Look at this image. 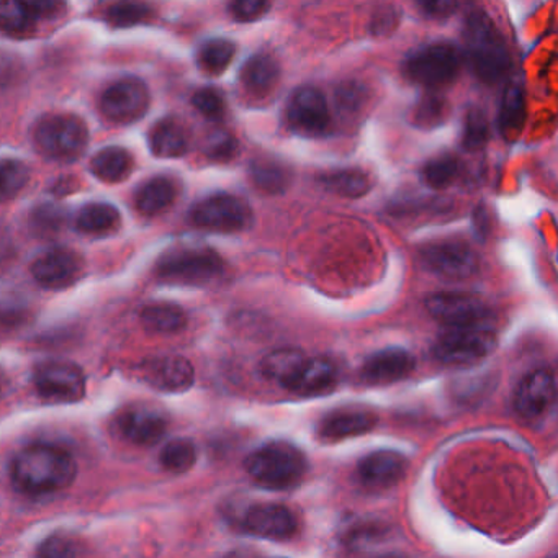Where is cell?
Listing matches in <instances>:
<instances>
[{
	"instance_id": "cell-1",
	"label": "cell",
	"mask_w": 558,
	"mask_h": 558,
	"mask_svg": "<svg viewBox=\"0 0 558 558\" xmlns=\"http://www.w3.org/2000/svg\"><path fill=\"white\" fill-rule=\"evenodd\" d=\"M77 463L71 453L57 446L35 444L22 450L12 462L15 488L27 495H48L73 485Z\"/></svg>"
},
{
	"instance_id": "cell-2",
	"label": "cell",
	"mask_w": 558,
	"mask_h": 558,
	"mask_svg": "<svg viewBox=\"0 0 558 558\" xmlns=\"http://www.w3.org/2000/svg\"><path fill=\"white\" fill-rule=\"evenodd\" d=\"M463 40L473 74L482 83L495 84L505 77L511 58L501 32L486 12H470L463 25Z\"/></svg>"
},
{
	"instance_id": "cell-3",
	"label": "cell",
	"mask_w": 558,
	"mask_h": 558,
	"mask_svg": "<svg viewBox=\"0 0 558 558\" xmlns=\"http://www.w3.org/2000/svg\"><path fill=\"white\" fill-rule=\"evenodd\" d=\"M244 466L264 488L287 489L295 486L305 475L306 459L293 444L274 440L253 450Z\"/></svg>"
},
{
	"instance_id": "cell-4",
	"label": "cell",
	"mask_w": 558,
	"mask_h": 558,
	"mask_svg": "<svg viewBox=\"0 0 558 558\" xmlns=\"http://www.w3.org/2000/svg\"><path fill=\"white\" fill-rule=\"evenodd\" d=\"M223 270L220 254L207 246L174 247L156 264L158 279L172 286H208L218 280Z\"/></svg>"
},
{
	"instance_id": "cell-5",
	"label": "cell",
	"mask_w": 558,
	"mask_h": 558,
	"mask_svg": "<svg viewBox=\"0 0 558 558\" xmlns=\"http://www.w3.org/2000/svg\"><path fill=\"white\" fill-rule=\"evenodd\" d=\"M34 143L38 153L51 161H74L89 145V129L73 113H50L35 125Z\"/></svg>"
},
{
	"instance_id": "cell-6",
	"label": "cell",
	"mask_w": 558,
	"mask_h": 558,
	"mask_svg": "<svg viewBox=\"0 0 558 558\" xmlns=\"http://www.w3.org/2000/svg\"><path fill=\"white\" fill-rule=\"evenodd\" d=\"M498 344L495 332L482 325L452 326L434 344V357L446 365H472L488 357Z\"/></svg>"
},
{
	"instance_id": "cell-7",
	"label": "cell",
	"mask_w": 558,
	"mask_h": 558,
	"mask_svg": "<svg viewBox=\"0 0 558 558\" xmlns=\"http://www.w3.org/2000/svg\"><path fill=\"white\" fill-rule=\"evenodd\" d=\"M191 221L204 230L236 233L250 227L253 211L246 202L230 194H215L198 202L191 210Z\"/></svg>"
},
{
	"instance_id": "cell-8",
	"label": "cell",
	"mask_w": 558,
	"mask_h": 558,
	"mask_svg": "<svg viewBox=\"0 0 558 558\" xmlns=\"http://www.w3.org/2000/svg\"><path fill=\"white\" fill-rule=\"evenodd\" d=\"M408 77L426 87H440L456 80L460 71V54L450 45H429L411 54L404 64Z\"/></svg>"
},
{
	"instance_id": "cell-9",
	"label": "cell",
	"mask_w": 558,
	"mask_h": 558,
	"mask_svg": "<svg viewBox=\"0 0 558 558\" xmlns=\"http://www.w3.org/2000/svg\"><path fill=\"white\" fill-rule=\"evenodd\" d=\"M34 384L45 400L76 403L86 395V375L73 362H44L35 371Z\"/></svg>"
},
{
	"instance_id": "cell-10",
	"label": "cell",
	"mask_w": 558,
	"mask_h": 558,
	"mask_svg": "<svg viewBox=\"0 0 558 558\" xmlns=\"http://www.w3.org/2000/svg\"><path fill=\"white\" fill-rule=\"evenodd\" d=\"M151 102L148 86L138 77H123L100 96V110L117 123H133L146 116Z\"/></svg>"
},
{
	"instance_id": "cell-11",
	"label": "cell",
	"mask_w": 558,
	"mask_h": 558,
	"mask_svg": "<svg viewBox=\"0 0 558 558\" xmlns=\"http://www.w3.org/2000/svg\"><path fill=\"white\" fill-rule=\"evenodd\" d=\"M421 260L427 270L446 279H469L478 270V256L475 251L459 240L427 244L421 251Z\"/></svg>"
},
{
	"instance_id": "cell-12",
	"label": "cell",
	"mask_w": 558,
	"mask_h": 558,
	"mask_svg": "<svg viewBox=\"0 0 558 558\" xmlns=\"http://www.w3.org/2000/svg\"><path fill=\"white\" fill-rule=\"evenodd\" d=\"M287 120L295 132L318 136L328 130L331 116L322 90L312 86L296 89L287 106Z\"/></svg>"
},
{
	"instance_id": "cell-13",
	"label": "cell",
	"mask_w": 558,
	"mask_h": 558,
	"mask_svg": "<svg viewBox=\"0 0 558 558\" xmlns=\"http://www.w3.org/2000/svg\"><path fill=\"white\" fill-rule=\"evenodd\" d=\"M168 426L165 411L151 403L130 404L117 417L120 434L136 446H155L165 437Z\"/></svg>"
},
{
	"instance_id": "cell-14",
	"label": "cell",
	"mask_w": 558,
	"mask_h": 558,
	"mask_svg": "<svg viewBox=\"0 0 558 558\" xmlns=\"http://www.w3.org/2000/svg\"><path fill=\"white\" fill-rule=\"evenodd\" d=\"M138 372L146 384L168 393L189 390L195 381L194 365L182 355H156L146 359L140 365Z\"/></svg>"
},
{
	"instance_id": "cell-15",
	"label": "cell",
	"mask_w": 558,
	"mask_h": 558,
	"mask_svg": "<svg viewBox=\"0 0 558 558\" xmlns=\"http://www.w3.org/2000/svg\"><path fill=\"white\" fill-rule=\"evenodd\" d=\"M243 527L250 534L267 541H289L299 531V521L287 506L264 502L247 509Z\"/></svg>"
},
{
	"instance_id": "cell-16",
	"label": "cell",
	"mask_w": 558,
	"mask_h": 558,
	"mask_svg": "<svg viewBox=\"0 0 558 558\" xmlns=\"http://www.w3.org/2000/svg\"><path fill=\"white\" fill-rule=\"evenodd\" d=\"M427 312L437 322L449 326L482 325L488 315V308L482 300L466 293L442 292L429 296Z\"/></svg>"
},
{
	"instance_id": "cell-17",
	"label": "cell",
	"mask_w": 558,
	"mask_h": 558,
	"mask_svg": "<svg viewBox=\"0 0 558 558\" xmlns=\"http://www.w3.org/2000/svg\"><path fill=\"white\" fill-rule=\"evenodd\" d=\"M84 259L71 250L48 251L32 266L35 280L45 289L61 290L83 277Z\"/></svg>"
},
{
	"instance_id": "cell-18",
	"label": "cell",
	"mask_w": 558,
	"mask_h": 558,
	"mask_svg": "<svg viewBox=\"0 0 558 558\" xmlns=\"http://www.w3.org/2000/svg\"><path fill=\"white\" fill-rule=\"evenodd\" d=\"M555 400V378L547 368H538L522 378L514 395V408L521 416L537 417Z\"/></svg>"
},
{
	"instance_id": "cell-19",
	"label": "cell",
	"mask_w": 558,
	"mask_h": 558,
	"mask_svg": "<svg viewBox=\"0 0 558 558\" xmlns=\"http://www.w3.org/2000/svg\"><path fill=\"white\" fill-rule=\"evenodd\" d=\"M416 361L410 352L400 348L384 349L375 352L361 368L365 384L387 385L403 380L413 372Z\"/></svg>"
},
{
	"instance_id": "cell-20",
	"label": "cell",
	"mask_w": 558,
	"mask_h": 558,
	"mask_svg": "<svg viewBox=\"0 0 558 558\" xmlns=\"http://www.w3.org/2000/svg\"><path fill=\"white\" fill-rule=\"evenodd\" d=\"M408 470V460L397 450H377L359 462V478L371 488L397 485Z\"/></svg>"
},
{
	"instance_id": "cell-21",
	"label": "cell",
	"mask_w": 558,
	"mask_h": 558,
	"mask_svg": "<svg viewBox=\"0 0 558 558\" xmlns=\"http://www.w3.org/2000/svg\"><path fill=\"white\" fill-rule=\"evenodd\" d=\"M377 414L367 408H338L319 421L318 433L323 439H345L368 433L377 426Z\"/></svg>"
},
{
	"instance_id": "cell-22",
	"label": "cell",
	"mask_w": 558,
	"mask_h": 558,
	"mask_svg": "<svg viewBox=\"0 0 558 558\" xmlns=\"http://www.w3.org/2000/svg\"><path fill=\"white\" fill-rule=\"evenodd\" d=\"M336 381H338V371L331 361L323 357H306L286 388L302 397H315L331 390Z\"/></svg>"
},
{
	"instance_id": "cell-23",
	"label": "cell",
	"mask_w": 558,
	"mask_h": 558,
	"mask_svg": "<svg viewBox=\"0 0 558 558\" xmlns=\"http://www.w3.org/2000/svg\"><path fill=\"white\" fill-rule=\"evenodd\" d=\"M280 66L270 54H254L241 70V83L256 97L267 96L279 84Z\"/></svg>"
},
{
	"instance_id": "cell-24",
	"label": "cell",
	"mask_w": 558,
	"mask_h": 558,
	"mask_svg": "<svg viewBox=\"0 0 558 558\" xmlns=\"http://www.w3.org/2000/svg\"><path fill=\"white\" fill-rule=\"evenodd\" d=\"M178 197V184L166 175L149 179L135 194V207L145 217H155L168 210Z\"/></svg>"
},
{
	"instance_id": "cell-25",
	"label": "cell",
	"mask_w": 558,
	"mask_h": 558,
	"mask_svg": "<svg viewBox=\"0 0 558 558\" xmlns=\"http://www.w3.org/2000/svg\"><path fill=\"white\" fill-rule=\"evenodd\" d=\"M149 148L162 159L182 158L189 151V135L184 126L174 119L156 123L149 132Z\"/></svg>"
},
{
	"instance_id": "cell-26",
	"label": "cell",
	"mask_w": 558,
	"mask_h": 558,
	"mask_svg": "<svg viewBox=\"0 0 558 558\" xmlns=\"http://www.w3.org/2000/svg\"><path fill=\"white\" fill-rule=\"evenodd\" d=\"M133 158L125 148L120 146H109V148L100 149L93 161H90V171L99 181L107 184H117V182L125 181L133 169Z\"/></svg>"
},
{
	"instance_id": "cell-27",
	"label": "cell",
	"mask_w": 558,
	"mask_h": 558,
	"mask_svg": "<svg viewBox=\"0 0 558 558\" xmlns=\"http://www.w3.org/2000/svg\"><path fill=\"white\" fill-rule=\"evenodd\" d=\"M142 323L155 335H175L187 326V315L175 303L158 302L143 308Z\"/></svg>"
},
{
	"instance_id": "cell-28",
	"label": "cell",
	"mask_w": 558,
	"mask_h": 558,
	"mask_svg": "<svg viewBox=\"0 0 558 558\" xmlns=\"http://www.w3.org/2000/svg\"><path fill=\"white\" fill-rule=\"evenodd\" d=\"M122 223V215L117 210L113 205L102 204H87L86 207L81 208L76 218L77 230L93 236H106L112 233Z\"/></svg>"
},
{
	"instance_id": "cell-29",
	"label": "cell",
	"mask_w": 558,
	"mask_h": 558,
	"mask_svg": "<svg viewBox=\"0 0 558 558\" xmlns=\"http://www.w3.org/2000/svg\"><path fill=\"white\" fill-rule=\"evenodd\" d=\"M525 119L524 93L518 84H511L502 96L499 109V130L508 140L515 138L521 133Z\"/></svg>"
},
{
	"instance_id": "cell-30",
	"label": "cell",
	"mask_w": 558,
	"mask_h": 558,
	"mask_svg": "<svg viewBox=\"0 0 558 558\" xmlns=\"http://www.w3.org/2000/svg\"><path fill=\"white\" fill-rule=\"evenodd\" d=\"M322 185L326 191L345 198H361L371 191L372 182L365 172L357 169L331 172L322 178Z\"/></svg>"
},
{
	"instance_id": "cell-31",
	"label": "cell",
	"mask_w": 558,
	"mask_h": 558,
	"mask_svg": "<svg viewBox=\"0 0 558 558\" xmlns=\"http://www.w3.org/2000/svg\"><path fill=\"white\" fill-rule=\"evenodd\" d=\"M250 172L254 185L267 194H282L292 179L289 169L274 159H256L251 165Z\"/></svg>"
},
{
	"instance_id": "cell-32",
	"label": "cell",
	"mask_w": 558,
	"mask_h": 558,
	"mask_svg": "<svg viewBox=\"0 0 558 558\" xmlns=\"http://www.w3.org/2000/svg\"><path fill=\"white\" fill-rule=\"evenodd\" d=\"M305 359V354L296 351V349H280V351L272 352L264 359L263 374L286 388V385L289 384L290 378L295 375Z\"/></svg>"
},
{
	"instance_id": "cell-33",
	"label": "cell",
	"mask_w": 558,
	"mask_h": 558,
	"mask_svg": "<svg viewBox=\"0 0 558 558\" xmlns=\"http://www.w3.org/2000/svg\"><path fill=\"white\" fill-rule=\"evenodd\" d=\"M151 17L153 9L145 0H117L106 11V21L116 28L136 27Z\"/></svg>"
},
{
	"instance_id": "cell-34",
	"label": "cell",
	"mask_w": 558,
	"mask_h": 558,
	"mask_svg": "<svg viewBox=\"0 0 558 558\" xmlns=\"http://www.w3.org/2000/svg\"><path fill=\"white\" fill-rule=\"evenodd\" d=\"M37 22L21 0H0V31L4 34L24 37L34 31Z\"/></svg>"
},
{
	"instance_id": "cell-35",
	"label": "cell",
	"mask_w": 558,
	"mask_h": 558,
	"mask_svg": "<svg viewBox=\"0 0 558 558\" xmlns=\"http://www.w3.org/2000/svg\"><path fill=\"white\" fill-rule=\"evenodd\" d=\"M234 54H236V47L233 41L217 38L202 45L198 51V64L205 73L221 74L230 66Z\"/></svg>"
},
{
	"instance_id": "cell-36",
	"label": "cell",
	"mask_w": 558,
	"mask_h": 558,
	"mask_svg": "<svg viewBox=\"0 0 558 558\" xmlns=\"http://www.w3.org/2000/svg\"><path fill=\"white\" fill-rule=\"evenodd\" d=\"M31 181V169L19 159H0V202L17 197Z\"/></svg>"
},
{
	"instance_id": "cell-37",
	"label": "cell",
	"mask_w": 558,
	"mask_h": 558,
	"mask_svg": "<svg viewBox=\"0 0 558 558\" xmlns=\"http://www.w3.org/2000/svg\"><path fill=\"white\" fill-rule=\"evenodd\" d=\"M161 465L172 473H184L197 462V447L191 439H174L161 450Z\"/></svg>"
},
{
	"instance_id": "cell-38",
	"label": "cell",
	"mask_w": 558,
	"mask_h": 558,
	"mask_svg": "<svg viewBox=\"0 0 558 558\" xmlns=\"http://www.w3.org/2000/svg\"><path fill=\"white\" fill-rule=\"evenodd\" d=\"M447 112H449V106L442 97L426 96L414 107L413 123L421 130L436 129L442 125Z\"/></svg>"
},
{
	"instance_id": "cell-39",
	"label": "cell",
	"mask_w": 558,
	"mask_h": 558,
	"mask_svg": "<svg viewBox=\"0 0 558 558\" xmlns=\"http://www.w3.org/2000/svg\"><path fill=\"white\" fill-rule=\"evenodd\" d=\"M489 138V126L482 110L472 109L463 122L462 146L466 151H480Z\"/></svg>"
},
{
	"instance_id": "cell-40",
	"label": "cell",
	"mask_w": 558,
	"mask_h": 558,
	"mask_svg": "<svg viewBox=\"0 0 558 558\" xmlns=\"http://www.w3.org/2000/svg\"><path fill=\"white\" fill-rule=\"evenodd\" d=\"M459 165L450 156L433 159L423 169V181L433 189H446L456 181Z\"/></svg>"
},
{
	"instance_id": "cell-41",
	"label": "cell",
	"mask_w": 558,
	"mask_h": 558,
	"mask_svg": "<svg viewBox=\"0 0 558 558\" xmlns=\"http://www.w3.org/2000/svg\"><path fill=\"white\" fill-rule=\"evenodd\" d=\"M192 104L208 120H220L227 110L225 97L221 96L220 90L214 89V87H204V89L197 90Z\"/></svg>"
},
{
	"instance_id": "cell-42",
	"label": "cell",
	"mask_w": 558,
	"mask_h": 558,
	"mask_svg": "<svg viewBox=\"0 0 558 558\" xmlns=\"http://www.w3.org/2000/svg\"><path fill=\"white\" fill-rule=\"evenodd\" d=\"M81 554H83V545L68 535H50L38 547V555L47 558L77 557Z\"/></svg>"
},
{
	"instance_id": "cell-43",
	"label": "cell",
	"mask_w": 558,
	"mask_h": 558,
	"mask_svg": "<svg viewBox=\"0 0 558 558\" xmlns=\"http://www.w3.org/2000/svg\"><path fill=\"white\" fill-rule=\"evenodd\" d=\"M272 0H231V17L241 24L259 21L270 9Z\"/></svg>"
},
{
	"instance_id": "cell-44",
	"label": "cell",
	"mask_w": 558,
	"mask_h": 558,
	"mask_svg": "<svg viewBox=\"0 0 558 558\" xmlns=\"http://www.w3.org/2000/svg\"><path fill=\"white\" fill-rule=\"evenodd\" d=\"M205 151L214 161H231L236 156L238 142L230 133L220 132L208 140Z\"/></svg>"
},
{
	"instance_id": "cell-45",
	"label": "cell",
	"mask_w": 558,
	"mask_h": 558,
	"mask_svg": "<svg viewBox=\"0 0 558 558\" xmlns=\"http://www.w3.org/2000/svg\"><path fill=\"white\" fill-rule=\"evenodd\" d=\"M21 4L37 21H40V19H53L60 15L66 8V0H21Z\"/></svg>"
},
{
	"instance_id": "cell-46",
	"label": "cell",
	"mask_w": 558,
	"mask_h": 558,
	"mask_svg": "<svg viewBox=\"0 0 558 558\" xmlns=\"http://www.w3.org/2000/svg\"><path fill=\"white\" fill-rule=\"evenodd\" d=\"M417 9L429 19H447L456 12L459 0H414Z\"/></svg>"
},
{
	"instance_id": "cell-47",
	"label": "cell",
	"mask_w": 558,
	"mask_h": 558,
	"mask_svg": "<svg viewBox=\"0 0 558 558\" xmlns=\"http://www.w3.org/2000/svg\"><path fill=\"white\" fill-rule=\"evenodd\" d=\"M398 22H400V14H398L395 9H381V11H378L377 14L374 15L372 32H374V35H377V37H387V35H390L391 32L398 27Z\"/></svg>"
},
{
	"instance_id": "cell-48",
	"label": "cell",
	"mask_w": 558,
	"mask_h": 558,
	"mask_svg": "<svg viewBox=\"0 0 558 558\" xmlns=\"http://www.w3.org/2000/svg\"><path fill=\"white\" fill-rule=\"evenodd\" d=\"M63 210L60 208L51 207V205H47V207H40L34 215L35 225L37 228L44 231H53L58 230L63 223Z\"/></svg>"
},
{
	"instance_id": "cell-49",
	"label": "cell",
	"mask_w": 558,
	"mask_h": 558,
	"mask_svg": "<svg viewBox=\"0 0 558 558\" xmlns=\"http://www.w3.org/2000/svg\"><path fill=\"white\" fill-rule=\"evenodd\" d=\"M25 318H27V310L17 302H0V325H22Z\"/></svg>"
},
{
	"instance_id": "cell-50",
	"label": "cell",
	"mask_w": 558,
	"mask_h": 558,
	"mask_svg": "<svg viewBox=\"0 0 558 558\" xmlns=\"http://www.w3.org/2000/svg\"><path fill=\"white\" fill-rule=\"evenodd\" d=\"M9 388H11V380H9L8 374L4 368L0 367V398L5 397Z\"/></svg>"
}]
</instances>
